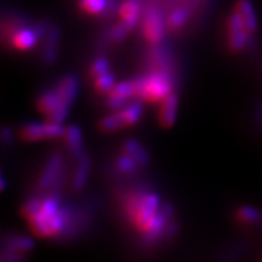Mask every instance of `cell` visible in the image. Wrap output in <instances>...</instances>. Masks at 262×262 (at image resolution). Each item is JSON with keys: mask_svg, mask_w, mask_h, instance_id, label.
I'll return each instance as SVG.
<instances>
[{"mask_svg": "<svg viewBox=\"0 0 262 262\" xmlns=\"http://www.w3.org/2000/svg\"><path fill=\"white\" fill-rule=\"evenodd\" d=\"M134 81L136 86V97L142 98L147 102L163 101L170 95L171 90L169 79L163 73H152Z\"/></svg>", "mask_w": 262, "mask_h": 262, "instance_id": "cell-1", "label": "cell"}, {"mask_svg": "<svg viewBox=\"0 0 262 262\" xmlns=\"http://www.w3.org/2000/svg\"><path fill=\"white\" fill-rule=\"evenodd\" d=\"M64 127L61 124L48 122L47 124L31 123L22 127L19 131V136L26 142H34V141L45 139H56L63 136Z\"/></svg>", "mask_w": 262, "mask_h": 262, "instance_id": "cell-2", "label": "cell"}, {"mask_svg": "<svg viewBox=\"0 0 262 262\" xmlns=\"http://www.w3.org/2000/svg\"><path fill=\"white\" fill-rule=\"evenodd\" d=\"M227 32H228V47L231 50L239 51L242 50L248 42V32L245 27L243 19L237 12L229 16L227 22Z\"/></svg>", "mask_w": 262, "mask_h": 262, "instance_id": "cell-3", "label": "cell"}, {"mask_svg": "<svg viewBox=\"0 0 262 262\" xmlns=\"http://www.w3.org/2000/svg\"><path fill=\"white\" fill-rule=\"evenodd\" d=\"M142 32L145 38L152 44H157L160 39L163 38L164 27L163 22L156 11L147 12V15L143 18Z\"/></svg>", "mask_w": 262, "mask_h": 262, "instance_id": "cell-4", "label": "cell"}, {"mask_svg": "<svg viewBox=\"0 0 262 262\" xmlns=\"http://www.w3.org/2000/svg\"><path fill=\"white\" fill-rule=\"evenodd\" d=\"M178 96L170 94L163 100L159 110V124L164 129H169L173 125L178 111Z\"/></svg>", "mask_w": 262, "mask_h": 262, "instance_id": "cell-5", "label": "cell"}, {"mask_svg": "<svg viewBox=\"0 0 262 262\" xmlns=\"http://www.w3.org/2000/svg\"><path fill=\"white\" fill-rule=\"evenodd\" d=\"M235 12L243 19L248 32L250 34L255 32V29L257 27V21L253 5L248 0H239L237 4H235Z\"/></svg>", "mask_w": 262, "mask_h": 262, "instance_id": "cell-6", "label": "cell"}, {"mask_svg": "<svg viewBox=\"0 0 262 262\" xmlns=\"http://www.w3.org/2000/svg\"><path fill=\"white\" fill-rule=\"evenodd\" d=\"M37 38V32H33L31 29H21L14 33L11 41L12 45L18 50H28L34 47Z\"/></svg>", "mask_w": 262, "mask_h": 262, "instance_id": "cell-7", "label": "cell"}, {"mask_svg": "<svg viewBox=\"0 0 262 262\" xmlns=\"http://www.w3.org/2000/svg\"><path fill=\"white\" fill-rule=\"evenodd\" d=\"M116 114L122 127L131 126L139 122L141 116H142V106H141V103L130 104V106L125 107Z\"/></svg>", "mask_w": 262, "mask_h": 262, "instance_id": "cell-8", "label": "cell"}, {"mask_svg": "<svg viewBox=\"0 0 262 262\" xmlns=\"http://www.w3.org/2000/svg\"><path fill=\"white\" fill-rule=\"evenodd\" d=\"M56 91L60 95L64 103L70 104L73 102L75 95L78 91V81L73 77H66L58 83V86L56 88Z\"/></svg>", "mask_w": 262, "mask_h": 262, "instance_id": "cell-9", "label": "cell"}, {"mask_svg": "<svg viewBox=\"0 0 262 262\" xmlns=\"http://www.w3.org/2000/svg\"><path fill=\"white\" fill-rule=\"evenodd\" d=\"M61 165V157L58 155H54L49 160L47 168H45L44 172H42L40 181H39V185L42 188H47L49 186L52 185V182L56 179L58 170H60Z\"/></svg>", "mask_w": 262, "mask_h": 262, "instance_id": "cell-10", "label": "cell"}, {"mask_svg": "<svg viewBox=\"0 0 262 262\" xmlns=\"http://www.w3.org/2000/svg\"><path fill=\"white\" fill-rule=\"evenodd\" d=\"M124 153L133 157L139 165H146L148 163V155H147V152L142 148V146L139 145L134 140H129L124 145Z\"/></svg>", "mask_w": 262, "mask_h": 262, "instance_id": "cell-11", "label": "cell"}, {"mask_svg": "<svg viewBox=\"0 0 262 262\" xmlns=\"http://www.w3.org/2000/svg\"><path fill=\"white\" fill-rule=\"evenodd\" d=\"M64 141L67 143V146L70 147V149L72 152L75 153H79L80 148H81V133L79 130V127L75 126V125H71L68 126L67 129L64 130L63 134Z\"/></svg>", "mask_w": 262, "mask_h": 262, "instance_id": "cell-12", "label": "cell"}, {"mask_svg": "<svg viewBox=\"0 0 262 262\" xmlns=\"http://www.w3.org/2000/svg\"><path fill=\"white\" fill-rule=\"evenodd\" d=\"M88 173H89V159H88V157H81L73 180V187L75 191H79L84 187L88 179Z\"/></svg>", "mask_w": 262, "mask_h": 262, "instance_id": "cell-13", "label": "cell"}, {"mask_svg": "<svg viewBox=\"0 0 262 262\" xmlns=\"http://www.w3.org/2000/svg\"><path fill=\"white\" fill-rule=\"evenodd\" d=\"M110 96H116V97H122V98H127L136 96V86L135 81H123V83H119L114 85V88L111 90Z\"/></svg>", "mask_w": 262, "mask_h": 262, "instance_id": "cell-14", "label": "cell"}, {"mask_svg": "<svg viewBox=\"0 0 262 262\" xmlns=\"http://www.w3.org/2000/svg\"><path fill=\"white\" fill-rule=\"evenodd\" d=\"M137 22V18H133V19H122L120 24H118L116 27L113 28L112 33H111V37H112L113 40L116 41H120L123 40L124 38L129 34V32L135 27Z\"/></svg>", "mask_w": 262, "mask_h": 262, "instance_id": "cell-15", "label": "cell"}, {"mask_svg": "<svg viewBox=\"0 0 262 262\" xmlns=\"http://www.w3.org/2000/svg\"><path fill=\"white\" fill-rule=\"evenodd\" d=\"M95 89L100 94L111 93V90L114 88V77L112 74L106 73L100 75V77L95 78Z\"/></svg>", "mask_w": 262, "mask_h": 262, "instance_id": "cell-16", "label": "cell"}, {"mask_svg": "<svg viewBox=\"0 0 262 262\" xmlns=\"http://www.w3.org/2000/svg\"><path fill=\"white\" fill-rule=\"evenodd\" d=\"M119 15L122 19H133L139 17V4L135 0H126L119 8Z\"/></svg>", "mask_w": 262, "mask_h": 262, "instance_id": "cell-17", "label": "cell"}, {"mask_svg": "<svg viewBox=\"0 0 262 262\" xmlns=\"http://www.w3.org/2000/svg\"><path fill=\"white\" fill-rule=\"evenodd\" d=\"M106 0H80V8L89 15H97L103 11Z\"/></svg>", "mask_w": 262, "mask_h": 262, "instance_id": "cell-18", "label": "cell"}, {"mask_svg": "<svg viewBox=\"0 0 262 262\" xmlns=\"http://www.w3.org/2000/svg\"><path fill=\"white\" fill-rule=\"evenodd\" d=\"M186 19H187V10L185 9L175 10V11L169 16L168 27L170 29H172V31L181 28L183 24L186 22Z\"/></svg>", "mask_w": 262, "mask_h": 262, "instance_id": "cell-19", "label": "cell"}, {"mask_svg": "<svg viewBox=\"0 0 262 262\" xmlns=\"http://www.w3.org/2000/svg\"><path fill=\"white\" fill-rule=\"evenodd\" d=\"M9 247L19 253L28 251L33 248V242L26 237H11L9 239Z\"/></svg>", "mask_w": 262, "mask_h": 262, "instance_id": "cell-20", "label": "cell"}, {"mask_svg": "<svg viewBox=\"0 0 262 262\" xmlns=\"http://www.w3.org/2000/svg\"><path fill=\"white\" fill-rule=\"evenodd\" d=\"M45 219L54 217L58 214V203L55 198H47L44 202H41L40 210H39Z\"/></svg>", "mask_w": 262, "mask_h": 262, "instance_id": "cell-21", "label": "cell"}, {"mask_svg": "<svg viewBox=\"0 0 262 262\" xmlns=\"http://www.w3.org/2000/svg\"><path fill=\"white\" fill-rule=\"evenodd\" d=\"M122 127L120 125L119 119H118L117 114H113V116L106 117L101 120L100 124H98V129L104 131V133H110V131L118 130Z\"/></svg>", "mask_w": 262, "mask_h": 262, "instance_id": "cell-22", "label": "cell"}, {"mask_svg": "<svg viewBox=\"0 0 262 262\" xmlns=\"http://www.w3.org/2000/svg\"><path fill=\"white\" fill-rule=\"evenodd\" d=\"M136 160L133 158V157L126 155V153H124V155L120 157L119 159H118V168H119L120 171L123 172H133L134 170L136 169Z\"/></svg>", "mask_w": 262, "mask_h": 262, "instance_id": "cell-23", "label": "cell"}, {"mask_svg": "<svg viewBox=\"0 0 262 262\" xmlns=\"http://www.w3.org/2000/svg\"><path fill=\"white\" fill-rule=\"evenodd\" d=\"M237 217L242 222H255L258 220V212L253 208L243 206L237 211Z\"/></svg>", "mask_w": 262, "mask_h": 262, "instance_id": "cell-24", "label": "cell"}, {"mask_svg": "<svg viewBox=\"0 0 262 262\" xmlns=\"http://www.w3.org/2000/svg\"><path fill=\"white\" fill-rule=\"evenodd\" d=\"M40 206H41V202L39 201V199L32 198L31 201L26 203L24 208H22V215H24L28 220L29 217H32L33 215L37 214V212L40 210Z\"/></svg>", "mask_w": 262, "mask_h": 262, "instance_id": "cell-25", "label": "cell"}, {"mask_svg": "<svg viewBox=\"0 0 262 262\" xmlns=\"http://www.w3.org/2000/svg\"><path fill=\"white\" fill-rule=\"evenodd\" d=\"M106 73H108V62L104 60V58H98V60L94 62L90 68L91 77H94L95 79V78L100 77V75L106 74Z\"/></svg>", "mask_w": 262, "mask_h": 262, "instance_id": "cell-26", "label": "cell"}, {"mask_svg": "<svg viewBox=\"0 0 262 262\" xmlns=\"http://www.w3.org/2000/svg\"><path fill=\"white\" fill-rule=\"evenodd\" d=\"M42 58H44L45 63L52 64L55 61H56V50L55 48L45 47L44 52H42Z\"/></svg>", "mask_w": 262, "mask_h": 262, "instance_id": "cell-27", "label": "cell"}, {"mask_svg": "<svg viewBox=\"0 0 262 262\" xmlns=\"http://www.w3.org/2000/svg\"><path fill=\"white\" fill-rule=\"evenodd\" d=\"M10 140H11V131L5 127V129L3 130V141H4L5 143H8L10 142Z\"/></svg>", "mask_w": 262, "mask_h": 262, "instance_id": "cell-28", "label": "cell"}]
</instances>
